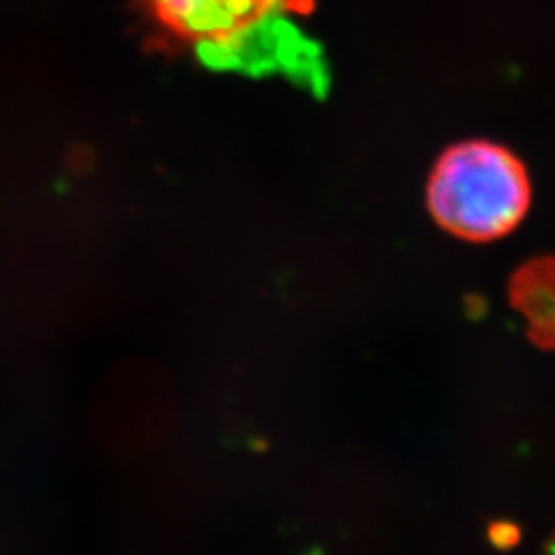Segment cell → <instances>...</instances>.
<instances>
[{
    "label": "cell",
    "mask_w": 555,
    "mask_h": 555,
    "mask_svg": "<svg viewBox=\"0 0 555 555\" xmlns=\"http://www.w3.org/2000/svg\"><path fill=\"white\" fill-rule=\"evenodd\" d=\"M160 25L188 41L217 46L235 40L288 0H146Z\"/></svg>",
    "instance_id": "cell-2"
},
{
    "label": "cell",
    "mask_w": 555,
    "mask_h": 555,
    "mask_svg": "<svg viewBox=\"0 0 555 555\" xmlns=\"http://www.w3.org/2000/svg\"><path fill=\"white\" fill-rule=\"evenodd\" d=\"M426 202L438 227L453 237L488 243L506 237L531 206V181L506 146L467 140L447 149L430 173Z\"/></svg>",
    "instance_id": "cell-1"
},
{
    "label": "cell",
    "mask_w": 555,
    "mask_h": 555,
    "mask_svg": "<svg viewBox=\"0 0 555 555\" xmlns=\"http://www.w3.org/2000/svg\"><path fill=\"white\" fill-rule=\"evenodd\" d=\"M508 298L527 321L529 339L555 352V256L525 261L511 278Z\"/></svg>",
    "instance_id": "cell-3"
}]
</instances>
